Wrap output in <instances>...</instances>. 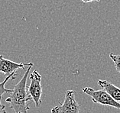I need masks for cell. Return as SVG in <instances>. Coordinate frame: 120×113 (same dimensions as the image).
Listing matches in <instances>:
<instances>
[{
	"label": "cell",
	"instance_id": "cell-1",
	"mask_svg": "<svg viewBox=\"0 0 120 113\" xmlns=\"http://www.w3.org/2000/svg\"><path fill=\"white\" fill-rule=\"evenodd\" d=\"M33 65V63H31L28 66L22 78L14 86L12 92H10V95L5 99V102L10 104V108L12 109L15 113H27L29 110L28 102H30L31 98L28 96L26 84Z\"/></svg>",
	"mask_w": 120,
	"mask_h": 113
},
{
	"label": "cell",
	"instance_id": "cell-2",
	"mask_svg": "<svg viewBox=\"0 0 120 113\" xmlns=\"http://www.w3.org/2000/svg\"><path fill=\"white\" fill-rule=\"evenodd\" d=\"M84 93L90 95L92 101L94 103L100 104L102 106L113 107V108L120 109V102H117L104 89L95 90L90 87H84L82 89Z\"/></svg>",
	"mask_w": 120,
	"mask_h": 113
},
{
	"label": "cell",
	"instance_id": "cell-3",
	"mask_svg": "<svg viewBox=\"0 0 120 113\" xmlns=\"http://www.w3.org/2000/svg\"><path fill=\"white\" fill-rule=\"evenodd\" d=\"M31 83L28 88V94L31 100L34 101L36 107H39L41 104V95H42V87H41V75L39 72L35 69L31 74H29Z\"/></svg>",
	"mask_w": 120,
	"mask_h": 113
},
{
	"label": "cell",
	"instance_id": "cell-4",
	"mask_svg": "<svg viewBox=\"0 0 120 113\" xmlns=\"http://www.w3.org/2000/svg\"><path fill=\"white\" fill-rule=\"evenodd\" d=\"M80 106L75 99V91L67 90L63 103L59 102L51 109V113H80Z\"/></svg>",
	"mask_w": 120,
	"mask_h": 113
},
{
	"label": "cell",
	"instance_id": "cell-5",
	"mask_svg": "<svg viewBox=\"0 0 120 113\" xmlns=\"http://www.w3.org/2000/svg\"><path fill=\"white\" fill-rule=\"evenodd\" d=\"M31 63H15L11 60L4 58L2 55H0V72L5 74V77L9 76L11 74L16 73L17 69H24L25 66H28Z\"/></svg>",
	"mask_w": 120,
	"mask_h": 113
},
{
	"label": "cell",
	"instance_id": "cell-6",
	"mask_svg": "<svg viewBox=\"0 0 120 113\" xmlns=\"http://www.w3.org/2000/svg\"><path fill=\"white\" fill-rule=\"evenodd\" d=\"M98 85L102 89L106 91L116 101L120 102V88L117 87L114 84L108 82L107 80H98Z\"/></svg>",
	"mask_w": 120,
	"mask_h": 113
},
{
	"label": "cell",
	"instance_id": "cell-7",
	"mask_svg": "<svg viewBox=\"0 0 120 113\" xmlns=\"http://www.w3.org/2000/svg\"><path fill=\"white\" fill-rule=\"evenodd\" d=\"M16 77V73H15L13 74H11L9 76H7L5 77V80L2 81V83H0V100H1L2 98V96L5 93H10V92H12V89H7L5 87V83L9 80L12 79V80H15Z\"/></svg>",
	"mask_w": 120,
	"mask_h": 113
},
{
	"label": "cell",
	"instance_id": "cell-8",
	"mask_svg": "<svg viewBox=\"0 0 120 113\" xmlns=\"http://www.w3.org/2000/svg\"><path fill=\"white\" fill-rule=\"evenodd\" d=\"M109 57L113 61L116 70L120 73V54H114L111 53L109 54Z\"/></svg>",
	"mask_w": 120,
	"mask_h": 113
},
{
	"label": "cell",
	"instance_id": "cell-9",
	"mask_svg": "<svg viewBox=\"0 0 120 113\" xmlns=\"http://www.w3.org/2000/svg\"><path fill=\"white\" fill-rule=\"evenodd\" d=\"M0 113H7V112L5 111V106L2 105L1 100H0Z\"/></svg>",
	"mask_w": 120,
	"mask_h": 113
},
{
	"label": "cell",
	"instance_id": "cell-10",
	"mask_svg": "<svg viewBox=\"0 0 120 113\" xmlns=\"http://www.w3.org/2000/svg\"><path fill=\"white\" fill-rule=\"evenodd\" d=\"M82 2L84 3H88V2H99L100 0H81Z\"/></svg>",
	"mask_w": 120,
	"mask_h": 113
}]
</instances>
